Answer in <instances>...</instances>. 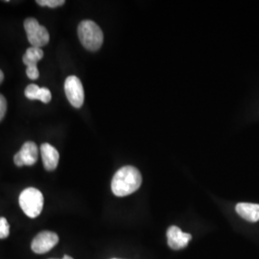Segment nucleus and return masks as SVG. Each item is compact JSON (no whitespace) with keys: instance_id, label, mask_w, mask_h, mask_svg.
<instances>
[{"instance_id":"nucleus-1","label":"nucleus","mask_w":259,"mask_h":259,"mask_svg":"<svg viewBox=\"0 0 259 259\" xmlns=\"http://www.w3.org/2000/svg\"><path fill=\"white\" fill-rule=\"evenodd\" d=\"M141 183L142 177L136 167H122L112 178L111 191L117 197H125L136 192Z\"/></svg>"},{"instance_id":"nucleus-2","label":"nucleus","mask_w":259,"mask_h":259,"mask_svg":"<svg viewBox=\"0 0 259 259\" xmlns=\"http://www.w3.org/2000/svg\"><path fill=\"white\" fill-rule=\"evenodd\" d=\"M78 37L83 47L90 51H97L102 47V30L93 20H83L78 26Z\"/></svg>"},{"instance_id":"nucleus-3","label":"nucleus","mask_w":259,"mask_h":259,"mask_svg":"<svg viewBox=\"0 0 259 259\" xmlns=\"http://www.w3.org/2000/svg\"><path fill=\"white\" fill-rule=\"evenodd\" d=\"M19 205L30 218H37L44 208V195L35 187H28L19 195Z\"/></svg>"},{"instance_id":"nucleus-4","label":"nucleus","mask_w":259,"mask_h":259,"mask_svg":"<svg viewBox=\"0 0 259 259\" xmlns=\"http://www.w3.org/2000/svg\"><path fill=\"white\" fill-rule=\"evenodd\" d=\"M24 29L28 40L34 47H46L49 42V33L47 28L38 23L37 19L28 18L24 21Z\"/></svg>"},{"instance_id":"nucleus-5","label":"nucleus","mask_w":259,"mask_h":259,"mask_svg":"<svg viewBox=\"0 0 259 259\" xmlns=\"http://www.w3.org/2000/svg\"><path fill=\"white\" fill-rule=\"evenodd\" d=\"M65 93L67 100L74 107L81 108L84 101L83 84L78 77L74 75L66 78L65 82Z\"/></svg>"},{"instance_id":"nucleus-6","label":"nucleus","mask_w":259,"mask_h":259,"mask_svg":"<svg viewBox=\"0 0 259 259\" xmlns=\"http://www.w3.org/2000/svg\"><path fill=\"white\" fill-rule=\"evenodd\" d=\"M37 157H38V150L36 143L33 141H27L22 145L19 152L15 155L14 162L17 166L19 167L23 166V165L32 166L37 162Z\"/></svg>"},{"instance_id":"nucleus-7","label":"nucleus","mask_w":259,"mask_h":259,"mask_svg":"<svg viewBox=\"0 0 259 259\" xmlns=\"http://www.w3.org/2000/svg\"><path fill=\"white\" fill-rule=\"evenodd\" d=\"M59 242V236L52 232H41L32 241L31 248L35 253L42 254L52 250Z\"/></svg>"},{"instance_id":"nucleus-8","label":"nucleus","mask_w":259,"mask_h":259,"mask_svg":"<svg viewBox=\"0 0 259 259\" xmlns=\"http://www.w3.org/2000/svg\"><path fill=\"white\" fill-rule=\"evenodd\" d=\"M192 239L191 234L185 233L180 228L172 226L167 231L168 246L173 250H181L185 248L189 241Z\"/></svg>"},{"instance_id":"nucleus-9","label":"nucleus","mask_w":259,"mask_h":259,"mask_svg":"<svg viewBox=\"0 0 259 259\" xmlns=\"http://www.w3.org/2000/svg\"><path fill=\"white\" fill-rule=\"evenodd\" d=\"M40 154H41L44 166L47 171L55 170L60 159V155L57 149L53 147L52 145H50L49 143H44L40 146Z\"/></svg>"},{"instance_id":"nucleus-10","label":"nucleus","mask_w":259,"mask_h":259,"mask_svg":"<svg viewBox=\"0 0 259 259\" xmlns=\"http://www.w3.org/2000/svg\"><path fill=\"white\" fill-rule=\"evenodd\" d=\"M235 210L243 219L248 222L259 221V204L250 203H239L236 204Z\"/></svg>"},{"instance_id":"nucleus-11","label":"nucleus","mask_w":259,"mask_h":259,"mask_svg":"<svg viewBox=\"0 0 259 259\" xmlns=\"http://www.w3.org/2000/svg\"><path fill=\"white\" fill-rule=\"evenodd\" d=\"M26 98L30 100H39L45 104L50 102L52 95L47 88H39L35 83H31L27 85L24 91Z\"/></svg>"},{"instance_id":"nucleus-12","label":"nucleus","mask_w":259,"mask_h":259,"mask_svg":"<svg viewBox=\"0 0 259 259\" xmlns=\"http://www.w3.org/2000/svg\"><path fill=\"white\" fill-rule=\"evenodd\" d=\"M44 57V51L41 48L31 47L28 48L25 54L22 57L24 65L29 66H37V62Z\"/></svg>"},{"instance_id":"nucleus-13","label":"nucleus","mask_w":259,"mask_h":259,"mask_svg":"<svg viewBox=\"0 0 259 259\" xmlns=\"http://www.w3.org/2000/svg\"><path fill=\"white\" fill-rule=\"evenodd\" d=\"M9 223L6 218L0 217V239H5L9 236Z\"/></svg>"},{"instance_id":"nucleus-14","label":"nucleus","mask_w":259,"mask_h":259,"mask_svg":"<svg viewBox=\"0 0 259 259\" xmlns=\"http://www.w3.org/2000/svg\"><path fill=\"white\" fill-rule=\"evenodd\" d=\"M65 0H37V4L39 6H47L49 8H56L63 6L65 4Z\"/></svg>"},{"instance_id":"nucleus-15","label":"nucleus","mask_w":259,"mask_h":259,"mask_svg":"<svg viewBox=\"0 0 259 259\" xmlns=\"http://www.w3.org/2000/svg\"><path fill=\"white\" fill-rule=\"evenodd\" d=\"M26 74L29 79L31 80H37L39 77V72L37 66H29L26 68Z\"/></svg>"},{"instance_id":"nucleus-16","label":"nucleus","mask_w":259,"mask_h":259,"mask_svg":"<svg viewBox=\"0 0 259 259\" xmlns=\"http://www.w3.org/2000/svg\"><path fill=\"white\" fill-rule=\"evenodd\" d=\"M7 111V100L6 98L0 93V121L2 120Z\"/></svg>"},{"instance_id":"nucleus-17","label":"nucleus","mask_w":259,"mask_h":259,"mask_svg":"<svg viewBox=\"0 0 259 259\" xmlns=\"http://www.w3.org/2000/svg\"><path fill=\"white\" fill-rule=\"evenodd\" d=\"M3 80H4V73H3L2 70L0 69V83L3 82Z\"/></svg>"},{"instance_id":"nucleus-18","label":"nucleus","mask_w":259,"mask_h":259,"mask_svg":"<svg viewBox=\"0 0 259 259\" xmlns=\"http://www.w3.org/2000/svg\"><path fill=\"white\" fill-rule=\"evenodd\" d=\"M51 259H55V258H51ZM62 259H73L71 256H69V255H65L64 257Z\"/></svg>"},{"instance_id":"nucleus-19","label":"nucleus","mask_w":259,"mask_h":259,"mask_svg":"<svg viewBox=\"0 0 259 259\" xmlns=\"http://www.w3.org/2000/svg\"><path fill=\"white\" fill-rule=\"evenodd\" d=\"M113 259H116V258H113Z\"/></svg>"}]
</instances>
